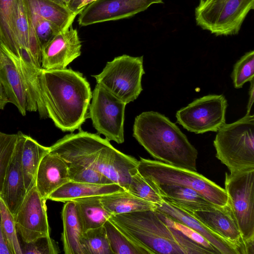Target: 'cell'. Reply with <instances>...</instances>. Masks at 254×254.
<instances>
[{"label":"cell","mask_w":254,"mask_h":254,"mask_svg":"<svg viewBox=\"0 0 254 254\" xmlns=\"http://www.w3.org/2000/svg\"><path fill=\"white\" fill-rule=\"evenodd\" d=\"M66 164L70 181L98 184L115 183L127 190L138 160L114 147L100 135L79 130L50 147Z\"/></svg>","instance_id":"cell-1"},{"label":"cell","mask_w":254,"mask_h":254,"mask_svg":"<svg viewBox=\"0 0 254 254\" xmlns=\"http://www.w3.org/2000/svg\"><path fill=\"white\" fill-rule=\"evenodd\" d=\"M39 80L48 118L56 127L64 132L80 129L89 118L92 97L86 78L71 68H42Z\"/></svg>","instance_id":"cell-2"},{"label":"cell","mask_w":254,"mask_h":254,"mask_svg":"<svg viewBox=\"0 0 254 254\" xmlns=\"http://www.w3.org/2000/svg\"><path fill=\"white\" fill-rule=\"evenodd\" d=\"M133 136L158 161L197 171V150L177 126L164 115L147 111L136 116Z\"/></svg>","instance_id":"cell-3"},{"label":"cell","mask_w":254,"mask_h":254,"mask_svg":"<svg viewBox=\"0 0 254 254\" xmlns=\"http://www.w3.org/2000/svg\"><path fill=\"white\" fill-rule=\"evenodd\" d=\"M109 219L152 254H209L181 232L166 224L155 210L112 215Z\"/></svg>","instance_id":"cell-4"},{"label":"cell","mask_w":254,"mask_h":254,"mask_svg":"<svg viewBox=\"0 0 254 254\" xmlns=\"http://www.w3.org/2000/svg\"><path fill=\"white\" fill-rule=\"evenodd\" d=\"M213 141L216 157L230 172L254 169V116L224 124Z\"/></svg>","instance_id":"cell-5"},{"label":"cell","mask_w":254,"mask_h":254,"mask_svg":"<svg viewBox=\"0 0 254 254\" xmlns=\"http://www.w3.org/2000/svg\"><path fill=\"white\" fill-rule=\"evenodd\" d=\"M137 171L145 179L158 186L175 184L191 188L217 206H223L228 196L224 189L202 175L158 160L140 158Z\"/></svg>","instance_id":"cell-6"},{"label":"cell","mask_w":254,"mask_h":254,"mask_svg":"<svg viewBox=\"0 0 254 254\" xmlns=\"http://www.w3.org/2000/svg\"><path fill=\"white\" fill-rule=\"evenodd\" d=\"M254 0H200L194 10L196 25L216 36L237 34Z\"/></svg>","instance_id":"cell-7"},{"label":"cell","mask_w":254,"mask_h":254,"mask_svg":"<svg viewBox=\"0 0 254 254\" xmlns=\"http://www.w3.org/2000/svg\"><path fill=\"white\" fill-rule=\"evenodd\" d=\"M143 62V56L123 55L107 62L101 72L92 76L97 84L127 104L136 99L142 91Z\"/></svg>","instance_id":"cell-8"},{"label":"cell","mask_w":254,"mask_h":254,"mask_svg":"<svg viewBox=\"0 0 254 254\" xmlns=\"http://www.w3.org/2000/svg\"><path fill=\"white\" fill-rule=\"evenodd\" d=\"M254 169L225 173V190L244 240L245 254L254 253Z\"/></svg>","instance_id":"cell-9"},{"label":"cell","mask_w":254,"mask_h":254,"mask_svg":"<svg viewBox=\"0 0 254 254\" xmlns=\"http://www.w3.org/2000/svg\"><path fill=\"white\" fill-rule=\"evenodd\" d=\"M227 106V101L223 94L207 95L178 110L176 123L196 134L217 132L225 124Z\"/></svg>","instance_id":"cell-10"},{"label":"cell","mask_w":254,"mask_h":254,"mask_svg":"<svg viewBox=\"0 0 254 254\" xmlns=\"http://www.w3.org/2000/svg\"><path fill=\"white\" fill-rule=\"evenodd\" d=\"M126 104L104 87L96 84L89 108V118L98 133L109 141H124V121Z\"/></svg>","instance_id":"cell-11"},{"label":"cell","mask_w":254,"mask_h":254,"mask_svg":"<svg viewBox=\"0 0 254 254\" xmlns=\"http://www.w3.org/2000/svg\"><path fill=\"white\" fill-rule=\"evenodd\" d=\"M46 200L41 196L35 185L26 192L14 217L17 233L24 243L50 236Z\"/></svg>","instance_id":"cell-12"},{"label":"cell","mask_w":254,"mask_h":254,"mask_svg":"<svg viewBox=\"0 0 254 254\" xmlns=\"http://www.w3.org/2000/svg\"><path fill=\"white\" fill-rule=\"evenodd\" d=\"M162 0H96L78 14V22L85 26L95 23L129 17L143 11Z\"/></svg>","instance_id":"cell-13"},{"label":"cell","mask_w":254,"mask_h":254,"mask_svg":"<svg viewBox=\"0 0 254 254\" xmlns=\"http://www.w3.org/2000/svg\"><path fill=\"white\" fill-rule=\"evenodd\" d=\"M81 43L72 25L60 31L41 48V66L45 69H62L81 55Z\"/></svg>","instance_id":"cell-14"},{"label":"cell","mask_w":254,"mask_h":254,"mask_svg":"<svg viewBox=\"0 0 254 254\" xmlns=\"http://www.w3.org/2000/svg\"><path fill=\"white\" fill-rule=\"evenodd\" d=\"M185 212L235 245L240 254H245L242 235L229 197L227 202L223 206H215L204 210Z\"/></svg>","instance_id":"cell-15"},{"label":"cell","mask_w":254,"mask_h":254,"mask_svg":"<svg viewBox=\"0 0 254 254\" xmlns=\"http://www.w3.org/2000/svg\"><path fill=\"white\" fill-rule=\"evenodd\" d=\"M14 152L8 168L0 197L13 216L16 215L26 194L21 166L22 140L17 133Z\"/></svg>","instance_id":"cell-16"},{"label":"cell","mask_w":254,"mask_h":254,"mask_svg":"<svg viewBox=\"0 0 254 254\" xmlns=\"http://www.w3.org/2000/svg\"><path fill=\"white\" fill-rule=\"evenodd\" d=\"M156 210L177 222L186 225L207 240L220 254H240L237 247L187 212L176 207L164 200L160 205H156Z\"/></svg>","instance_id":"cell-17"},{"label":"cell","mask_w":254,"mask_h":254,"mask_svg":"<svg viewBox=\"0 0 254 254\" xmlns=\"http://www.w3.org/2000/svg\"><path fill=\"white\" fill-rule=\"evenodd\" d=\"M70 181L67 166L59 156L47 153L39 166L35 186L41 196H48L58 188Z\"/></svg>","instance_id":"cell-18"},{"label":"cell","mask_w":254,"mask_h":254,"mask_svg":"<svg viewBox=\"0 0 254 254\" xmlns=\"http://www.w3.org/2000/svg\"><path fill=\"white\" fill-rule=\"evenodd\" d=\"M0 80L9 103L22 115L27 111V96L22 77L15 64L0 45Z\"/></svg>","instance_id":"cell-19"},{"label":"cell","mask_w":254,"mask_h":254,"mask_svg":"<svg viewBox=\"0 0 254 254\" xmlns=\"http://www.w3.org/2000/svg\"><path fill=\"white\" fill-rule=\"evenodd\" d=\"M157 186L163 200L185 211L207 210L217 206L200 193L189 187L175 184Z\"/></svg>","instance_id":"cell-20"},{"label":"cell","mask_w":254,"mask_h":254,"mask_svg":"<svg viewBox=\"0 0 254 254\" xmlns=\"http://www.w3.org/2000/svg\"><path fill=\"white\" fill-rule=\"evenodd\" d=\"M62 210L63 232L62 241L65 254H84L83 226L75 203L68 200Z\"/></svg>","instance_id":"cell-21"},{"label":"cell","mask_w":254,"mask_h":254,"mask_svg":"<svg viewBox=\"0 0 254 254\" xmlns=\"http://www.w3.org/2000/svg\"><path fill=\"white\" fill-rule=\"evenodd\" d=\"M124 190L115 183L98 184L70 181L53 192L48 199L65 202L75 198L103 195Z\"/></svg>","instance_id":"cell-22"},{"label":"cell","mask_w":254,"mask_h":254,"mask_svg":"<svg viewBox=\"0 0 254 254\" xmlns=\"http://www.w3.org/2000/svg\"><path fill=\"white\" fill-rule=\"evenodd\" d=\"M31 14L44 18L64 30L72 25L78 14L70 11L65 4L55 0H23Z\"/></svg>","instance_id":"cell-23"},{"label":"cell","mask_w":254,"mask_h":254,"mask_svg":"<svg viewBox=\"0 0 254 254\" xmlns=\"http://www.w3.org/2000/svg\"><path fill=\"white\" fill-rule=\"evenodd\" d=\"M22 140L21 166L26 192L35 184L36 177L43 158L50 152V147L40 144L31 136L21 132Z\"/></svg>","instance_id":"cell-24"},{"label":"cell","mask_w":254,"mask_h":254,"mask_svg":"<svg viewBox=\"0 0 254 254\" xmlns=\"http://www.w3.org/2000/svg\"><path fill=\"white\" fill-rule=\"evenodd\" d=\"M103 207L111 215L154 210L157 205L124 190L100 196Z\"/></svg>","instance_id":"cell-25"},{"label":"cell","mask_w":254,"mask_h":254,"mask_svg":"<svg viewBox=\"0 0 254 254\" xmlns=\"http://www.w3.org/2000/svg\"><path fill=\"white\" fill-rule=\"evenodd\" d=\"M101 195L72 199L76 204L84 232L104 225L112 215L103 206Z\"/></svg>","instance_id":"cell-26"},{"label":"cell","mask_w":254,"mask_h":254,"mask_svg":"<svg viewBox=\"0 0 254 254\" xmlns=\"http://www.w3.org/2000/svg\"><path fill=\"white\" fill-rule=\"evenodd\" d=\"M16 0H0V45L10 55L17 57L19 48L14 31Z\"/></svg>","instance_id":"cell-27"},{"label":"cell","mask_w":254,"mask_h":254,"mask_svg":"<svg viewBox=\"0 0 254 254\" xmlns=\"http://www.w3.org/2000/svg\"><path fill=\"white\" fill-rule=\"evenodd\" d=\"M103 226L113 254H152L122 232L109 219Z\"/></svg>","instance_id":"cell-28"},{"label":"cell","mask_w":254,"mask_h":254,"mask_svg":"<svg viewBox=\"0 0 254 254\" xmlns=\"http://www.w3.org/2000/svg\"><path fill=\"white\" fill-rule=\"evenodd\" d=\"M127 191L156 205H160L164 201L158 187L143 178L138 171L131 175Z\"/></svg>","instance_id":"cell-29"},{"label":"cell","mask_w":254,"mask_h":254,"mask_svg":"<svg viewBox=\"0 0 254 254\" xmlns=\"http://www.w3.org/2000/svg\"><path fill=\"white\" fill-rule=\"evenodd\" d=\"M84 254H113L104 226L83 233Z\"/></svg>","instance_id":"cell-30"},{"label":"cell","mask_w":254,"mask_h":254,"mask_svg":"<svg viewBox=\"0 0 254 254\" xmlns=\"http://www.w3.org/2000/svg\"><path fill=\"white\" fill-rule=\"evenodd\" d=\"M1 226L7 246L11 254H23L17 236L14 218L0 197Z\"/></svg>","instance_id":"cell-31"},{"label":"cell","mask_w":254,"mask_h":254,"mask_svg":"<svg viewBox=\"0 0 254 254\" xmlns=\"http://www.w3.org/2000/svg\"><path fill=\"white\" fill-rule=\"evenodd\" d=\"M234 86L241 88L254 79V51L247 52L234 64L231 74Z\"/></svg>","instance_id":"cell-32"},{"label":"cell","mask_w":254,"mask_h":254,"mask_svg":"<svg viewBox=\"0 0 254 254\" xmlns=\"http://www.w3.org/2000/svg\"><path fill=\"white\" fill-rule=\"evenodd\" d=\"M17 138V133L0 131V195Z\"/></svg>","instance_id":"cell-33"},{"label":"cell","mask_w":254,"mask_h":254,"mask_svg":"<svg viewBox=\"0 0 254 254\" xmlns=\"http://www.w3.org/2000/svg\"><path fill=\"white\" fill-rule=\"evenodd\" d=\"M160 218L168 226L175 228L191 241L206 250L209 254H220V253L204 237L189 227L174 221L167 215L155 210Z\"/></svg>","instance_id":"cell-34"},{"label":"cell","mask_w":254,"mask_h":254,"mask_svg":"<svg viewBox=\"0 0 254 254\" xmlns=\"http://www.w3.org/2000/svg\"><path fill=\"white\" fill-rule=\"evenodd\" d=\"M26 11L42 48L45 44L62 30L52 22L41 17L31 14L27 10Z\"/></svg>","instance_id":"cell-35"},{"label":"cell","mask_w":254,"mask_h":254,"mask_svg":"<svg viewBox=\"0 0 254 254\" xmlns=\"http://www.w3.org/2000/svg\"><path fill=\"white\" fill-rule=\"evenodd\" d=\"M24 243V246L21 248L23 254H57L60 252L56 243L50 236L41 237L33 242Z\"/></svg>","instance_id":"cell-36"},{"label":"cell","mask_w":254,"mask_h":254,"mask_svg":"<svg viewBox=\"0 0 254 254\" xmlns=\"http://www.w3.org/2000/svg\"><path fill=\"white\" fill-rule=\"evenodd\" d=\"M84 0H69L65 5L71 12L79 14L83 9H79V7Z\"/></svg>","instance_id":"cell-37"},{"label":"cell","mask_w":254,"mask_h":254,"mask_svg":"<svg viewBox=\"0 0 254 254\" xmlns=\"http://www.w3.org/2000/svg\"><path fill=\"white\" fill-rule=\"evenodd\" d=\"M0 254H11L6 244L2 231L0 214Z\"/></svg>","instance_id":"cell-38"},{"label":"cell","mask_w":254,"mask_h":254,"mask_svg":"<svg viewBox=\"0 0 254 254\" xmlns=\"http://www.w3.org/2000/svg\"><path fill=\"white\" fill-rule=\"evenodd\" d=\"M8 103V97L0 80V110H3Z\"/></svg>","instance_id":"cell-39"},{"label":"cell","mask_w":254,"mask_h":254,"mask_svg":"<svg viewBox=\"0 0 254 254\" xmlns=\"http://www.w3.org/2000/svg\"><path fill=\"white\" fill-rule=\"evenodd\" d=\"M251 85L249 90V98L247 106V114H250L254 100V79L250 81Z\"/></svg>","instance_id":"cell-40"},{"label":"cell","mask_w":254,"mask_h":254,"mask_svg":"<svg viewBox=\"0 0 254 254\" xmlns=\"http://www.w3.org/2000/svg\"><path fill=\"white\" fill-rule=\"evenodd\" d=\"M96 0H84L82 3L79 6V9H83L86 6Z\"/></svg>","instance_id":"cell-41"},{"label":"cell","mask_w":254,"mask_h":254,"mask_svg":"<svg viewBox=\"0 0 254 254\" xmlns=\"http://www.w3.org/2000/svg\"><path fill=\"white\" fill-rule=\"evenodd\" d=\"M56 0V1H57L58 2H59L61 3L64 4V2L63 0Z\"/></svg>","instance_id":"cell-42"},{"label":"cell","mask_w":254,"mask_h":254,"mask_svg":"<svg viewBox=\"0 0 254 254\" xmlns=\"http://www.w3.org/2000/svg\"><path fill=\"white\" fill-rule=\"evenodd\" d=\"M64 4H65L69 0H63Z\"/></svg>","instance_id":"cell-43"}]
</instances>
